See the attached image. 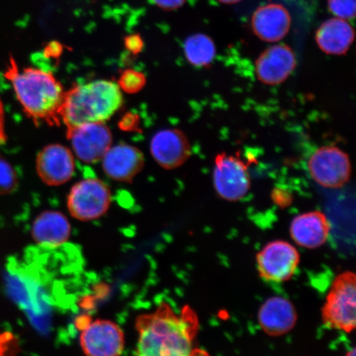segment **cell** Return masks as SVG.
Instances as JSON below:
<instances>
[{
    "instance_id": "6da1fadb",
    "label": "cell",
    "mask_w": 356,
    "mask_h": 356,
    "mask_svg": "<svg viewBox=\"0 0 356 356\" xmlns=\"http://www.w3.org/2000/svg\"><path fill=\"white\" fill-rule=\"evenodd\" d=\"M136 328L135 356H204L195 347L198 320L189 307L177 313L163 302L138 317Z\"/></svg>"
},
{
    "instance_id": "7a4b0ae2",
    "label": "cell",
    "mask_w": 356,
    "mask_h": 356,
    "mask_svg": "<svg viewBox=\"0 0 356 356\" xmlns=\"http://www.w3.org/2000/svg\"><path fill=\"white\" fill-rule=\"evenodd\" d=\"M4 77L11 83L24 113L35 123L60 124V111L65 92L54 75L33 67L19 70L11 58Z\"/></svg>"
},
{
    "instance_id": "3957f363",
    "label": "cell",
    "mask_w": 356,
    "mask_h": 356,
    "mask_svg": "<svg viewBox=\"0 0 356 356\" xmlns=\"http://www.w3.org/2000/svg\"><path fill=\"white\" fill-rule=\"evenodd\" d=\"M122 91L118 83L96 80L65 92L60 118L67 129L84 124L105 123L121 108Z\"/></svg>"
},
{
    "instance_id": "277c9868",
    "label": "cell",
    "mask_w": 356,
    "mask_h": 356,
    "mask_svg": "<svg viewBox=\"0 0 356 356\" xmlns=\"http://www.w3.org/2000/svg\"><path fill=\"white\" fill-rule=\"evenodd\" d=\"M356 282L350 271L334 280L323 308V320L326 326L350 333L355 328Z\"/></svg>"
},
{
    "instance_id": "5b68a950",
    "label": "cell",
    "mask_w": 356,
    "mask_h": 356,
    "mask_svg": "<svg viewBox=\"0 0 356 356\" xmlns=\"http://www.w3.org/2000/svg\"><path fill=\"white\" fill-rule=\"evenodd\" d=\"M213 184L218 195L228 202H238L246 197L251 188V176L239 153L216 155Z\"/></svg>"
},
{
    "instance_id": "8992f818",
    "label": "cell",
    "mask_w": 356,
    "mask_h": 356,
    "mask_svg": "<svg viewBox=\"0 0 356 356\" xmlns=\"http://www.w3.org/2000/svg\"><path fill=\"white\" fill-rule=\"evenodd\" d=\"M308 169L313 180L327 189H338L349 181L351 163L348 154L337 146L327 145L310 156Z\"/></svg>"
},
{
    "instance_id": "52a82bcc",
    "label": "cell",
    "mask_w": 356,
    "mask_h": 356,
    "mask_svg": "<svg viewBox=\"0 0 356 356\" xmlns=\"http://www.w3.org/2000/svg\"><path fill=\"white\" fill-rule=\"evenodd\" d=\"M111 202L108 186L97 178H88L73 186L67 200V207L74 219L90 221L104 216L108 211Z\"/></svg>"
},
{
    "instance_id": "ba28073f",
    "label": "cell",
    "mask_w": 356,
    "mask_h": 356,
    "mask_svg": "<svg viewBox=\"0 0 356 356\" xmlns=\"http://www.w3.org/2000/svg\"><path fill=\"white\" fill-rule=\"evenodd\" d=\"M300 255L297 248L283 240L267 243L257 257L258 273L266 282H287L296 274Z\"/></svg>"
},
{
    "instance_id": "9c48e42d",
    "label": "cell",
    "mask_w": 356,
    "mask_h": 356,
    "mask_svg": "<svg viewBox=\"0 0 356 356\" xmlns=\"http://www.w3.org/2000/svg\"><path fill=\"white\" fill-rule=\"evenodd\" d=\"M80 345L86 356H121L124 348V332L117 323L97 319L83 329Z\"/></svg>"
},
{
    "instance_id": "30bf717a",
    "label": "cell",
    "mask_w": 356,
    "mask_h": 356,
    "mask_svg": "<svg viewBox=\"0 0 356 356\" xmlns=\"http://www.w3.org/2000/svg\"><path fill=\"white\" fill-rule=\"evenodd\" d=\"M66 135L74 154L88 163L102 160L113 142V136L105 123L84 124L67 129Z\"/></svg>"
},
{
    "instance_id": "8fae6325",
    "label": "cell",
    "mask_w": 356,
    "mask_h": 356,
    "mask_svg": "<svg viewBox=\"0 0 356 356\" xmlns=\"http://www.w3.org/2000/svg\"><path fill=\"white\" fill-rule=\"evenodd\" d=\"M297 60L295 52L286 44H275L261 53L255 63L258 80L266 86L282 84L295 71Z\"/></svg>"
},
{
    "instance_id": "7c38bea8",
    "label": "cell",
    "mask_w": 356,
    "mask_h": 356,
    "mask_svg": "<svg viewBox=\"0 0 356 356\" xmlns=\"http://www.w3.org/2000/svg\"><path fill=\"white\" fill-rule=\"evenodd\" d=\"M35 168L40 179L44 184H64L74 175V155L68 148L61 145L46 146L38 155Z\"/></svg>"
},
{
    "instance_id": "4fadbf2b",
    "label": "cell",
    "mask_w": 356,
    "mask_h": 356,
    "mask_svg": "<svg viewBox=\"0 0 356 356\" xmlns=\"http://www.w3.org/2000/svg\"><path fill=\"white\" fill-rule=\"evenodd\" d=\"M150 150L155 161L169 170L181 166L191 154L188 138L177 129L156 133L151 140Z\"/></svg>"
},
{
    "instance_id": "5bb4252c",
    "label": "cell",
    "mask_w": 356,
    "mask_h": 356,
    "mask_svg": "<svg viewBox=\"0 0 356 356\" xmlns=\"http://www.w3.org/2000/svg\"><path fill=\"white\" fill-rule=\"evenodd\" d=\"M291 17L286 7L268 3L257 8L252 17V29L258 38L267 42L282 40L291 29Z\"/></svg>"
},
{
    "instance_id": "9a60e30c",
    "label": "cell",
    "mask_w": 356,
    "mask_h": 356,
    "mask_svg": "<svg viewBox=\"0 0 356 356\" xmlns=\"http://www.w3.org/2000/svg\"><path fill=\"white\" fill-rule=\"evenodd\" d=\"M102 160L106 175L120 181H131L145 165L141 151L127 144L111 146Z\"/></svg>"
},
{
    "instance_id": "2e32d148",
    "label": "cell",
    "mask_w": 356,
    "mask_h": 356,
    "mask_svg": "<svg viewBox=\"0 0 356 356\" xmlns=\"http://www.w3.org/2000/svg\"><path fill=\"white\" fill-rule=\"evenodd\" d=\"M331 225L321 211L300 213L293 218L289 233L293 242L299 246L314 249L323 246L330 234Z\"/></svg>"
},
{
    "instance_id": "e0dca14e",
    "label": "cell",
    "mask_w": 356,
    "mask_h": 356,
    "mask_svg": "<svg viewBox=\"0 0 356 356\" xmlns=\"http://www.w3.org/2000/svg\"><path fill=\"white\" fill-rule=\"evenodd\" d=\"M297 321V313L292 302L286 298L274 296L261 305L258 322L266 334L278 337L291 331Z\"/></svg>"
},
{
    "instance_id": "ac0fdd59",
    "label": "cell",
    "mask_w": 356,
    "mask_h": 356,
    "mask_svg": "<svg viewBox=\"0 0 356 356\" xmlns=\"http://www.w3.org/2000/svg\"><path fill=\"white\" fill-rule=\"evenodd\" d=\"M71 227L68 219L58 211H44L33 222L34 241L48 248L60 247L68 241Z\"/></svg>"
},
{
    "instance_id": "d6986e66",
    "label": "cell",
    "mask_w": 356,
    "mask_h": 356,
    "mask_svg": "<svg viewBox=\"0 0 356 356\" xmlns=\"http://www.w3.org/2000/svg\"><path fill=\"white\" fill-rule=\"evenodd\" d=\"M355 39V31L344 19L325 21L316 33V42L327 55L341 56L349 51Z\"/></svg>"
},
{
    "instance_id": "ffe728a7",
    "label": "cell",
    "mask_w": 356,
    "mask_h": 356,
    "mask_svg": "<svg viewBox=\"0 0 356 356\" xmlns=\"http://www.w3.org/2000/svg\"><path fill=\"white\" fill-rule=\"evenodd\" d=\"M184 49L186 59L197 68L210 66L216 56V44L206 34L190 35L186 39Z\"/></svg>"
},
{
    "instance_id": "44dd1931",
    "label": "cell",
    "mask_w": 356,
    "mask_h": 356,
    "mask_svg": "<svg viewBox=\"0 0 356 356\" xmlns=\"http://www.w3.org/2000/svg\"><path fill=\"white\" fill-rule=\"evenodd\" d=\"M146 83L144 74L135 70H127L119 79L118 86L121 90L127 93H136L141 90Z\"/></svg>"
},
{
    "instance_id": "7402d4cb",
    "label": "cell",
    "mask_w": 356,
    "mask_h": 356,
    "mask_svg": "<svg viewBox=\"0 0 356 356\" xmlns=\"http://www.w3.org/2000/svg\"><path fill=\"white\" fill-rule=\"evenodd\" d=\"M17 186V177L15 169L6 160L0 159V195L15 191Z\"/></svg>"
},
{
    "instance_id": "603a6c76",
    "label": "cell",
    "mask_w": 356,
    "mask_h": 356,
    "mask_svg": "<svg viewBox=\"0 0 356 356\" xmlns=\"http://www.w3.org/2000/svg\"><path fill=\"white\" fill-rule=\"evenodd\" d=\"M329 10L336 17L344 20L354 19L356 11V0H328Z\"/></svg>"
},
{
    "instance_id": "cb8c5ba5",
    "label": "cell",
    "mask_w": 356,
    "mask_h": 356,
    "mask_svg": "<svg viewBox=\"0 0 356 356\" xmlns=\"http://www.w3.org/2000/svg\"><path fill=\"white\" fill-rule=\"evenodd\" d=\"M19 350V341L15 334L0 332V356H16Z\"/></svg>"
},
{
    "instance_id": "d4e9b609",
    "label": "cell",
    "mask_w": 356,
    "mask_h": 356,
    "mask_svg": "<svg viewBox=\"0 0 356 356\" xmlns=\"http://www.w3.org/2000/svg\"><path fill=\"white\" fill-rule=\"evenodd\" d=\"M124 44L127 50L135 55L139 54L145 46L143 38L138 33L127 35L124 40Z\"/></svg>"
},
{
    "instance_id": "484cf974",
    "label": "cell",
    "mask_w": 356,
    "mask_h": 356,
    "mask_svg": "<svg viewBox=\"0 0 356 356\" xmlns=\"http://www.w3.org/2000/svg\"><path fill=\"white\" fill-rule=\"evenodd\" d=\"M271 197L278 206L286 207L291 203L292 197L288 191L283 188H275L271 193Z\"/></svg>"
},
{
    "instance_id": "4316f807",
    "label": "cell",
    "mask_w": 356,
    "mask_h": 356,
    "mask_svg": "<svg viewBox=\"0 0 356 356\" xmlns=\"http://www.w3.org/2000/svg\"><path fill=\"white\" fill-rule=\"evenodd\" d=\"M154 6L163 10L172 11L184 6L186 0H151Z\"/></svg>"
},
{
    "instance_id": "83f0119b",
    "label": "cell",
    "mask_w": 356,
    "mask_h": 356,
    "mask_svg": "<svg viewBox=\"0 0 356 356\" xmlns=\"http://www.w3.org/2000/svg\"><path fill=\"white\" fill-rule=\"evenodd\" d=\"M7 140L6 129V111L1 97H0V147H1Z\"/></svg>"
},
{
    "instance_id": "f1b7e54d",
    "label": "cell",
    "mask_w": 356,
    "mask_h": 356,
    "mask_svg": "<svg viewBox=\"0 0 356 356\" xmlns=\"http://www.w3.org/2000/svg\"><path fill=\"white\" fill-rule=\"evenodd\" d=\"M218 1L225 4H233L242 1V0H218Z\"/></svg>"
},
{
    "instance_id": "f546056e",
    "label": "cell",
    "mask_w": 356,
    "mask_h": 356,
    "mask_svg": "<svg viewBox=\"0 0 356 356\" xmlns=\"http://www.w3.org/2000/svg\"><path fill=\"white\" fill-rule=\"evenodd\" d=\"M346 356H356L355 354V349H351L348 351V353H346Z\"/></svg>"
}]
</instances>
